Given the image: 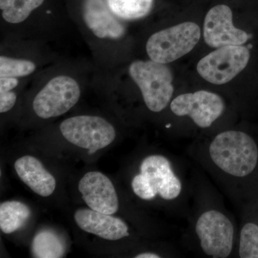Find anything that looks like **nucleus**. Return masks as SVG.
Wrapping results in <instances>:
<instances>
[{
    "instance_id": "1",
    "label": "nucleus",
    "mask_w": 258,
    "mask_h": 258,
    "mask_svg": "<svg viewBox=\"0 0 258 258\" xmlns=\"http://www.w3.org/2000/svg\"><path fill=\"white\" fill-rule=\"evenodd\" d=\"M189 154L242 207L258 200V139L227 129L191 145Z\"/></svg>"
},
{
    "instance_id": "2",
    "label": "nucleus",
    "mask_w": 258,
    "mask_h": 258,
    "mask_svg": "<svg viewBox=\"0 0 258 258\" xmlns=\"http://www.w3.org/2000/svg\"><path fill=\"white\" fill-rule=\"evenodd\" d=\"M195 206L190 219V236L203 255L227 258L235 255L239 227L208 185H193Z\"/></svg>"
},
{
    "instance_id": "3",
    "label": "nucleus",
    "mask_w": 258,
    "mask_h": 258,
    "mask_svg": "<svg viewBox=\"0 0 258 258\" xmlns=\"http://www.w3.org/2000/svg\"><path fill=\"white\" fill-rule=\"evenodd\" d=\"M132 188L136 196L144 201L162 200L172 205L177 213L188 212L193 185L190 184L176 161L164 154H153L144 157L134 175Z\"/></svg>"
},
{
    "instance_id": "4",
    "label": "nucleus",
    "mask_w": 258,
    "mask_h": 258,
    "mask_svg": "<svg viewBox=\"0 0 258 258\" xmlns=\"http://www.w3.org/2000/svg\"><path fill=\"white\" fill-rule=\"evenodd\" d=\"M128 72L149 111L159 113L169 106L174 89L172 74L165 64L152 60H136L129 66Z\"/></svg>"
},
{
    "instance_id": "5",
    "label": "nucleus",
    "mask_w": 258,
    "mask_h": 258,
    "mask_svg": "<svg viewBox=\"0 0 258 258\" xmlns=\"http://www.w3.org/2000/svg\"><path fill=\"white\" fill-rule=\"evenodd\" d=\"M201 30L196 23L185 22L155 32L146 45L151 60L168 64L183 57L198 45Z\"/></svg>"
},
{
    "instance_id": "6",
    "label": "nucleus",
    "mask_w": 258,
    "mask_h": 258,
    "mask_svg": "<svg viewBox=\"0 0 258 258\" xmlns=\"http://www.w3.org/2000/svg\"><path fill=\"white\" fill-rule=\"evenodd\" d=\"M61 134L70 143L88 149L92 154L110 145L116 133L114 127L104 118L93 115H79L63 120Z\"/></svg>"
},
{
    "instance_id": "7",
    "label": "nucleus",
    "mask_w": 258,
    "mask_h": 258,
    "mask_svg": "<svg viewBox=\"0 0 258 258\" xmlns=\"http://www.w3.org/2000/svg\"><path fill=\"white\" fill-rule=\"evenodd\" d=\"M171 113L179 118H188L200 129H208L225 113V101L220 95L208 91L183 93L171 100Z\"/></svg>"
},
{
    "instance_id": "8",
    "label": "nucleus",
    "mask_w": 258,
    "mask_h": 258,
    "mask_svg": "<svg viewBox=\"0 0 258 258\" xmlns=\"http://www.w3.org/2000/svg\"><path fill=\"white\" fill-rule=\"evenodd\" d=\"M250 52L243 45L218 47L199 61L202 78L214 85H223L235 78L248 64Z\"/></svg>"
},
{
    "instance_id": "9",
    "label": "nucleus",
    "mask_w": 258,
    "mask_h": 258,
    "mask_svg": "<svg viewBox=\"0 0 258 258\" xmlns=\"http://www.w3.org/2000/svg\"><path fill=\"white\" fill-rule=\"evenodd\" d=\"M80 96L81 88L74 78L56 76L37 93L32 107L40 118H54L69 111L78 103Z\"/></svg>"
},
{
    "instance_id": "10",
    "label": "nucleus",
    "mask_w": 258,
    "mask_h": 258,
    "mask_svg": "<svg viewBox=\"0 0 258 258\" xmlns=\"http://www.w3.org/2000/svg\"><path fill=\"white\" fill-rule=\"evenodd\" d=\"M204 39L212 47L242 45L249 35L233 25V11L230 5L218 3L210 8L204 21Z\"/></svg>"
},
{
    "instance_id": "11",
    "label": "nucleus",
    "mask_w": 258,
    "mask_h": 258,
    "mask_svg": "<svg viewBox=\"0 0 258 258\" xmlns=\"http://www.w3.org/2000/svg\"><path fill=\"white\" fill-rule=\"evenodd\" d=\"M79 190L90 209L107 215L118 212L119 202L114 186L99 171L86 173L80 180Z\"/></svg>"
},
{
    "instance_id": "12",
    "label": "nucleus",
    "mask_w": 258,
    "mask_h": 258,
    "mask_svg": "<svg viewBox=\"0 0 258 258\" xmlns=\"http://www.w3.org/2000/svg\"><path fill=\"white\" fill-rule=\"evenodd\" d=\"M83 17L86 26L98 38L118 40L124 35V26L104 0H84Z\"/></svg>"
},
{
    "instance_id": "13",
    "label": "nucleus",
    "mask_w": 258,
    "mask_h": 258,
    "mask_svg": "<svg viewBox=\"0 0 258 258\" xmlns=\"http://www.w3.org/2000/svg\"><path fill=\"white\" fill-rule=\"evenodd\" d=\"M78 226L85 232L108 240H118L130 236L129 227L119 217L101 212L81 209L74 215Z\"/></svg>"
},
{
    "instance_id": "14",
    "label": "nucleus",
    "mask_w": 258,
    "mask_h": 258,
    "mask_svg": "<svg viewBox=\"0 0 258 258\" xmlns=\"http://www.w3.org/2000/svg\"><path fill=\"white\" fill-rule=\"evenodd\" d=\"M15 169L20 179L41 197L50 196L55 189L54 176L36 158L25 156L15 161Z\"/></svg>"
},
{
    "instance_id": "15",
    "label": "nucleus",
    "mask_w": 258,
    "mask_h": 258,
    "mask_svg": "<svg viewBox=\"0 0 258 258\" xmlns=\"http://www.w3.org/2000/svg\"><path fill=\"white\" fill-rule=\"evenodd\" d=\"M235 255L258 258V200L242 207Z\"/></svg>"
},
{
    "instance_id": "16",
    "label": "nucleus",
    "mask_w": 258,
    "mask_h": 258,
    "mask_svg": "<svg viewBox=\"0 0 258 258\" xmlns=\"http://www.w3.org/2000/svg\"><path fill=\"white\" fill-rule=\"evenodd\" d=\"M31 252L34 257L60 258L66 254V244L54 231L42 230L34 237Z\"/></svg>"
},
{
    "instance_id": "17",
    "label": "nucleus",
    "mask_w": 258,
    "mask_h": 258,
    "mask_svg": "<svg viewBox=\"0 0 258 258\" xmlns=\"http://www.w3.org/2000/svg\"><path fill=\"white\" fill-rule=\"evenodd\" d=\"M31 215L30 208L19 201H8L0 205V228L5 234L18 230Z\"/></svg>"
},
{
    "instance_id": "18",
    "label": "nucleus",
    "mask_w": 258,
    "mask_h": 258,
    "mask_svg": "<svg viewBox=\"0 0 258 258\" xmlns=\"http://www.w3.org/2000/svg\"><path fill=\"white\" fill-rule=\"evenodd\" d=\"M108 8L117 18L137 20L147 16L154 8V0H106Z\"/></svg>"
},
{
    "instance_id": "19",
    "label": "nucleus",
    "mask_w": 258,
    "mask_h": 258,
    "mask_svg": "<svg viewBox=\"0 0 258 258\" xmlns=\"http://www.w3.org/2000/svg\"><path fill=\"white\" fill-rule=\"evenodd\" d=\"M43 3L44 0H0L2 17L8 23H23Z\"/></svg>"
},
{
    "instance_id": "20",
    "label": "nucleus",
    "mask_w": 258,
    "mask_h": 258,
    "mask_svg": "<svg viewBox=\"0 0 258 258\" xmlns=\"http://www.w3.org/2000/svg\"><path fill=\"white\" fill-rule=\"evenodd\" d=\"M36 70V64L31 60L0 57V78H20L30 76Z\"/></svg>"
},
{
    "instance_id": "21",
    "label": "nucleus",
    "mask_w": 258,
    "mask_h": 258,
    "mask_svg": "<svg viewBox=\"0 0 258 258\" xmlns=\"http://www.w3.org/2000/svg\"><path fill=\"white\" fill-rule=\"evenodd\" d=\"M16 93L12 91H0V112L10 111L16 103Z\"/></svg>"
},
{
    "instance_id": "22",
    "label": "nucleus",
    "mask_w": 258,
    "mask_h": 258,
    "mask_svg": "<svg viewBox=\"0 0 258 258\" xmlns=\"http://www.w3.org/2000/svg\"><path fill=\"white\" fill-rule=\"evenodd\" d=\"M19 84L17 78H0V91H12Z\"/></svg>"
},
{
    "instance_id": "23",
    "label": "nucleus",
    "mask_w": 258,
    "mask_h": 258,
    "mask_svg": "<svg viewBox=\"0 0 258 258\" xmlns=\"http://www.w3.org/2000/svg\"><path fill=\"white\" fill-rule=\"evenodd\" d=\"M135 258H160L161 255L159 254L154 253L152 252H144L141 253L137 254V255L134 256Z\"/></svg>"
}]
</instances>
